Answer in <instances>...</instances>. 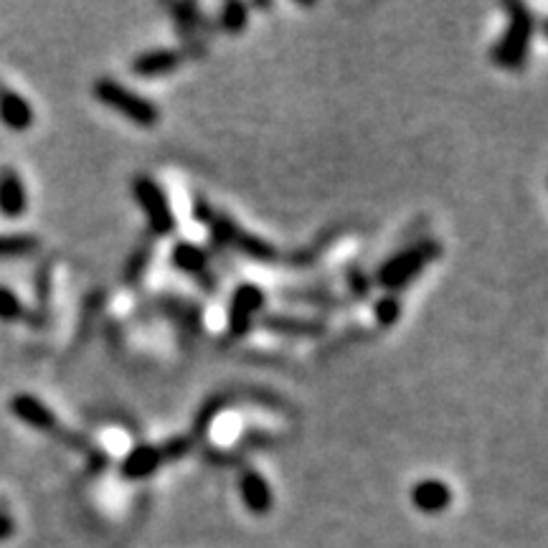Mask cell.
Segmentation results:
<instances>
[{"instance_id": "obj_1", "label": "cell", "mask_w": 548, "mask_h": 548, "mask_svg": "<svg viewBox=\"0 0 548 548\" xmlns=\"http://www.w3.org/2000/svg\"><path fill=\"white\" fill-rule=\"evenodd\" d=\"M505 13H508V26L500 33L498 44L493 46L490 56H493V64L505 72H518L526 66L528 54H531L536 18H533L531 8L523 6V3H510V6H505Z\"/></svg>"}, {"instance_id": "obj_2", "label": "cell", "mask_w": 548, "mask_h": 548, "mask_svg": "<svg viewBox=\"0 0 548 548\" xmlns=\"http://www.w3.org/2000/svg\"><path fill=\"white\" fill-rule=\"evenodd\" d=\"M11 411L16 414L21 422H26L28 427L36 429V432H44L49 434V437L59 439V442H64L66 447H72V450L82 452V455H97V457H105L102 452L94 447L92 442H87L84 437H79V434L69 432V429L64 427V424L59 422V417H56L54 411L49 409V406L44 404L41 399H36V396L31 394H18L11 399Z\"/></svg>"}, {"instance_id": "obj_3", "label": "cell", "mask_w": 548, "mask_h": 548, "mask_svg": "<svg viewBox=\"0 0 548 548\" xmlns=\"http://www.w3.org/2000/svg\"><path fill=\"white\" fill-rule=\"evenodd\" d=\"M439 254H442V247H439L437 242H432V239L417 242L409 249H401V252L394 254L389 262L381 264V269L376 272V285L384 287L391 295H396V292L404 290V287H409L411 282L417 280L419 274H422Z\"/></svg>"}, {"instance_id": "obj_4", "label": "cell", "mask_w": 548, "mask_h": 548, "mask_svg": "<svg viewBox=\"0 0 548 548\" xmlns=\"http://www.w3.org/2000/svg\"><path fill=\"white\" fill-rule=\"evenodd\" d=\"M92 94L99 105L110 107L117 115L127 117L132 125L137 127H155L160 120V110L143 94L132 92L125 84L115 82V79H97L92 84Z\"/></svg>"}, {"instance_id": "obj_5", "label": "cell", "mask_w": 548, "mask_h": 548, "mask_svg": "<svg viewBox=\"0 0 548 548\" xmlns=\"http://www.w3.org/2000/svg\"><path fill=\"white\" fill-rule=\"evenodd\" d=\"M193 450V439L173 437L165 444H135L120 462V475L125 480H148L165 462L181 460Z\"/></svg>"}, {"instance_id": "obj_6", "label": "cell", "mask_w": 548, "mask_h": 548, "mask_svg": "<svg viewBox=\"0 0 548 548\" xmlns=\"http://www.w3.org/2000/svg\"><path fill=\"white\" fill-rule=\"evenodd\" d=\"M132 196H135L137 206L148 219L150 229L158 236H170L176 231V211L170 206L168 193L160 188V183L153 176H140L132 178Z\"/></svg>"}, {"instance_id": "obj_7", "label": "cell", "mask_w": 548, "mask_h": 548, "mask_svg": "<svg viewBox=\"0 0 548 548\" xmlns=\"http://www.w3.org/2000/svg\"><path fill=\"white\" fill-rule=\"evenodd\" d=\"M264 302L267 295L254 282H242L236 285L229 297V310H226V328L231 338H244L264 315Z\"/></svg>"}, {"instance_id": "obj_8", "label": "cell", "mask_w": 548, "mask_h": 548, "mask_svg": "<svg viewBox=\"0 0 548 548\" xmlns=\"http://www.w3.org/2000/svg\"><path fill=\"white\" fill-rule=\"evenodd\" d=\"M170 262H173V267L178 272L191 274V277L201 280V287H206L209 292L216 290V277L211 272V257L203 247H198L193 242H178L173 247V252H170Z\"/></svg>"}, {"instance_id": "obj_9", "label": "cell", "mask_w": 548, "mask_h": 548, "mask_svg": "<svg viewBox=\"0 0 548 548\" xmlns=\"http://www.w3.org/2000/svg\"><path fill=\"white\" fill-rule=\"evenodd\" d=\"M411 505L419 510V513H427V516H439L452 505V488L439 477H424L419 483H414L409 493Z\"/></svg>"}, {"instance_id": "obj_10", "label": "cell", "mask_w": 548, "mask_h": 548, "mask_svg": "<svg viewBox=\"0 0 548 548\" xmlns=\"http://www.w3.org/2000/svg\"><path fill=\"white\" fill-rule=\"evenodd\" d=\"M236 485H239V498L247 505L249 513H254V516H267L274 505V493L272 488H269L267 477L259 475L252 467H244V470L239 472V483Z\"/></svg>"}, {"instance_id": "obj_11", "label": "cell", "mask_w": 548, "mask_h": 548, "mask_svg": "<svg viewBox=\"0 0 548 548\" xmlns=\"http://www.w3.org/2000/svg\"><path fill=\"white\" fill-rule=\"evenodd\" d=\"M28 211V191L18 170H0V214L6 219H21Z\"/></svg>"}, {"instance_id": "obj_12", "label": "cell", "mask_w": 548, "mask_h": 548, "mask_svg": "<svg viewBox=\"0 0 548 548\" xmlns=\"http://www.w3.org/2000/svg\"><path fill=\"white\" fill-rule=\"evenodd\" d=\"M183 64V54L176 49H150L132 59V74L135 77H165L173 74Z\"/></svg>"}, {"instance_id": "obj_13", "label": "cell", "mask_w": 548, "mask_h": 548, "mask_svg": "<svg viewBox=\"0 0 548 548\" xmlns=\"http://www.w3.org/2000/svg\"><path fill=\"white\" fill-rule=\"evenodd\" d=\"M0 120H3V125H6L8 130L26 132L33 127L36 115H33V107L28 105L26 97H21V94L13 92V89L0 87Z\"/></svg>"}, {"instance_id": "obj_14", "label": "cell", "mask_w": 548, "mask_h": 548, "mask_svg": "<svg viewBox=\"0 0 548 548\" xmlns=\"http://www.w3.org/2000/svg\"><path fill=\"white\" fill-rule=\"evenodd\" d=\"M259 325L272 333L280 335H297V338H305V335H320L325 330V323L313 318H295V315H262Z\"/></svg>"}, {"instance_id": "obj_15", "label": "cell", "mask_w": 548, "mask_h": 548, "mask_svg": "<svg viewBox=\"0 0 548 548\" xmlns=\"http://www.w3.org/2000/svg\"><path fill=\"white\" fill-rule=\"evenodd\" d=\"M247 26H249V6H244V3H226V6L219 11V28L224 33L236 36V33L247 31Z\"/></svg>"}, {"instance_id": "obj_16", "label": "cell", "mask_w": 548, "mask_h": 548, "mask_svg": "<svg viewBox=\"0 0 548 548\" xmlns=\"http://www.w3.org/2000/svg\"><path fill=\"white\" fill-rule=\"evenodd\" d=\"M39 249V239L31 234H0V259L26 257Z\"/></svg>"}, {"instance_id": "obj_17", "label": "cell", "mask_w": 548, "mask_h": 548, "mask_svg": "<svg viewBox=\"0 0 548 548\" xmlns=\"http://www.w3.org/2000/svg\"><path fill=\"white\" fill-rule=\"evenodd\" d=\"M373 318H376V323H379L381 328H391V325L401 318L399 297L391 295V292H386L384 297H379L376 305H373Z\"/></svg>"}, {"instance_id": "obj_18", "label": "cell", "mask_w": 548, "mask_h": 548, "mask_svg": "<svg viewBox=\"0 0 548 548\" xmlns=\"http://www.w3.org/2000/svg\"><path fill=\"white\" fill-rule=\"evenodd\" d=\"M23 315H26V307H23L16 290L0 285V320H3V323H16Z\"/></svg>"}, {"instance_id": "obj_19", "label": "cell", "mask_w": 548, "mask_h": 548, "mask_svg": "<svg viewBox=\"0 0 548 548\" xmlns=\"http://www.w3.org/2000/svg\"><path fill=\"white\" fill-rule=\"evenodd\" d=\"M351 282H353V292H356L358 297H368V292H371V285H368V280L366 277H363V274H358V272H353L351 274Z\"/></svg>"}, {"instance_id": "obj_20", "label": "cell", "mask_w": 548, "mask_h": 548, "mask_svg": "<svg viewBox=\"0 0 548 548\" xmlns=\"http://www.w3.org/2000/svg\"><path fill=\"white\" fill-rule=\"evenodd\" d=\"M13 533V521L8 516H0V541Z\"/></svg>"}]
</instances>
